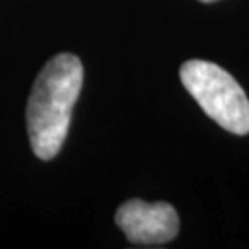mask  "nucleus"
Returning a JSON list of instances; mask_svg holds the SVG:
<instances>
[{"label": "nucleus", "mask_w": 249, "mask_h": 249, "mask_svg": "<svg viewBox=\"0 0 249 249\" xmlns=\"http://www.w3.org/2000/svg\"><path fill=\"white\" fill-rule=\"evenodd\" d=\"M83 85V65L74 53H59L39 72L26 109L28 135L39 159H53L69 133L72 109Z\"/></svg>", "instance_id": "nucleus-1"}, {"label": "nucleus", "mask_w": 249, "mask_h": 249, "mask_svg": "<svg viewBox=\"0 0 249 249\" xmlns=\"http://www.w3.org/2000/svg\"><path fill=\"white\" fill-rule=\"evenodd\" d=\"M181 81L216 124L234 135L249 133V100L229 72L214 63L190 59L181 67Z\"/></svg>", "instance_id": "nucleus-2"}, {"label": "nucleus", "mask_w": 249, "mask_h": 249, "mask_svg": "<svg viewBox=\"0 0 249 249\" xmlns=\"http://www.w3.org/2000/svg\"><path fill=\"white\" fill-rule=\"evenodd\" d=\"M115 222L133 244H164L174 240L179 232L178 213L166 201H125L118 207Z\"/></svg>", "instance_id": "nucleus-3"}, {"label": "nucleus", "mask_w": 249, "mask_h": 249, "mask_svg": "<svg viewBox=\"0 0 249 249\" xmlns=\"http://www.w3.org/2000/svg\"><path fill=\"white\" fill-rule=\"evenodd\" d=\"M199 2H205V4H211V2H216V0H199Z\"/></svg>", "instance_id": "nucleus-4"}]
</instances>
